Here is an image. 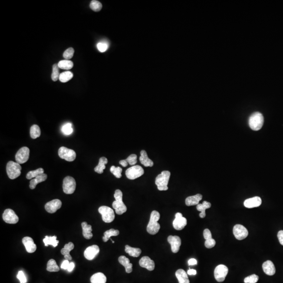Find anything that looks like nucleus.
Instances as JSON below:
<instances>
[{"mask_svg": "<svg viewBox=\"0 0 283 283\" xmlns=\"http://www.w3.org/2000/svg\"><path fill=\"white\" fill-rule=\"evenodd\" d=\"M70 268H71V263L69 261L58 263L55 266L51 267V268H48L46 271L44 282L46 283H52L57 276L68 272Z\"/></svg>", "mask_w": 283, "mask_h": 283, "instance_id": "6e6552de", "label": "nucleus"}, {"mask_svg": "<svg viewBox=\"0 0 283 283\" xmlns=\"http://www.w3.org/2000/svg\"><path fill=\"white\" fill-rule=\"evenodd\" d=\"M209 241L211 245L218 250H228L231 248V244L223 238L221 231L217 225H213L211 227Z\"/></svg>", "mask_w": 283, "mask_h": 283, "instance_id": "423d86ee", "label": "nucleus"}, {"mask_svg": "<svg viewBox=\"0 0 283 283\" xmlns=\"http://www.w3.org/2000/svg\"><path fill=\"white\" fill-rule=\"evenodd\" d=\"M189 240L191 242L192 246L197 249H201L205 244V233L204 231H197L189 238Z\"/></svg>", "mask_w": 283, "mask_h": 283, "instance_id": "aec40b11", "label": "nucleus"}, {"mask_svg": "<svg viewBox=\"0 0 283 283\" xmlns=\"http://www.w3.org/2000/svg\"><path fill=\"white\" fill-rule=\"evenodd\" d=\"M216 260V256L209 248H201L189 256V266L196 270H201L212 265Z\"/></svg>", "mask_w": 283, "mask_h": 283, "instance_id": "7ed1b4c3", "label": "nucleus"}, {"mask_svg": "<svg viewBox=\"0 0 283 283\" xmlns=\"http://www.w3.org/2000/svg\"><path fill=\"white\" fill-rule=\"evenodd\" d=\"M165 257L172 263V265H174L176 268H180L183 265V257L184 253L180 250L173 251L172 249H169L165 253Z\"/></svg>", "mask_w": 283, "mask_h": 283, "instance_id": "a211bd4d", "label": "nucleus"}, {"mask_svg": "<svg viewBox=\"0 0 283 283\" xmlns=\"http://www.w3.org/2000/svg\"><path fill=\"white\" fill-rule=\"evenodd\" d=\"M87 98L89 102L95 105H104L110 99V94L105 90H94L89 92Z\"/></svg>", "mask_w": 283, "mask_h": 283, "instance_id": "9d476101", "label": "nucleus"}, {"mask_svg": "<svg viewBox=\"0 0 283 283\" xmlns=\"http://www.w3.org/2000/svg\"><path fill=\"white\" fill-rule=\"evenodd\" d=\"M135 11L142 17H150L154 11L152 5L144 0H139L135 6Z\"/></svg>", "mask_w": 283, "mask_h": 283, "instance_id": "dca6fc26", "label": "nucleus"}, {"mask_svg": "<svg viewBox=\"0 0 283 283\" xmlns=\"http://www.w3.org/2000/svg\"><path fill=\"white\" fill-rule=\"evenodd\" d=\"M92 196L96 202L104 203L108 201L110 197L108 186L105 184H101L96 187L92 190Z\"/></svg>", "mask_w": 283, "mask_h": 283, "instance_id": "4468645a", "label": "nucleus"}, {"mask_svg": "<svg viewBox=\"0 0 283 283\" xmlns=\"http://www.w3.org/2000/svg\"><path fill=\"white\" fill-rule=\"evenodd\" d=\"M61 201L62 197L58 188L51 187L47 189L45 193V203L47 208H55L61 204Z\"/></svg>", "mask_w": 283, "mask_h": 283, "instance_id": "9b49d317", "label": "nucleus"}, {"mask_svg": "<svg viewBox=\"0 0 283 283\" xmlns=\"http://www.w3.org/2000/svg\"><path fill=\"white\" fill-rule=\"evenodd\" d=\"M88 233L90 237L101 242H109L114 237V230L109 224L97 220H92L88 225Z\"/></svg>", "mask_w": 283, "mask_h": 283, "instance_id": "20e7f679", "label": "nucleus"}, {"mask_svg": "<svg viewBox=\"0 0 283 283\" xmlns=\"http://www.w3.org/2000/svg\"><path fill=\"white\" fill-rule=\"evenodd\" d=\"M255 257L246 256L237 262L233 269V276L237 283H253L251 278L255 268Z\"/></svg>", "mask_w": 283, "mask_h": 283, "instance_id": "f03ea898", "label": "nucleus"}, {"mask_svg": "<svg viewBox=\"0 0 283 283\" xmlns=\"http://www.w3.org/2000/svg\"><path fill=\"white\" fill-rule=\"evenodd\" d=\"M109 109L106 107L100 106L92 109L89 113V119L92 124H100L101 122L106 120L109 117Z\"/></svg>", "mask_w": 283, "mask_h": 283, "instance_id": "f8f14e48", "label": "nucleus"}, {"mask_svg": "<svg viewBox=\"0 0 283 283\" xmlns=\"http://www.w3.org/2000/svg\"><path fill=\"white\" fill-rule=\"evenodd\" d=\"M32 250L26 244L14 242L9 248V258L16 269H21L32 261Z\"/></svg>", "mask_w": 283, "mask_h": 283, "instance_id": "f257e3e1", "label": "nucleus"}, {"mask_svg": "<svg viewBox=\"0 0 283 283\" xmlns=\"http://www.w3.org/2000/svg\"><path fill=\"white\" fill-rule=\"evenodd\" d=\"M114 274L110 267L106 265H100L94 271V283H113Z\"/></svg>", "mask_w": 283, "mask_h": 283, "instance_id": "0eeeda50", "label": "nucleus"}, {"mask_svg": "<svg viewBox=\"0 0 283 283\" xmlns=\"http://www.w3.org/2000/svg\"><path fill=\"white\" fill-rule=\"evenodd\" d=\"M179 245H180V247H182L184 250L186 251H189L192 248L191 242H189V239H185V240L180 241L179 242Z\"/></svg>", "mask_w": 283, "mask_h": 283, "instance_id": "412c9836", "label": "nucleus"}, {"mask_svg": "<svg viewBox=\"0 0 283 283\" xmlns=\"http://www.w3.org/2000/svg\"><path fill=\"white\" fill-rule=\"evenodd\" d=\"M162 238L158 235H153L149 239L148 246L142 252V257L147 261H154L156 254L158 253V247L162 246Z\"/></svg>", "mask_w": 283, "mask_h": 283, "instance_id": "1a4fd4ad", "label": "nucleus"}, {"mask_svg": "<svg viewBox=\"0 0 283 283\" xmlns=\"http://www.w3.org/2000/svg\"><path fill=\"white\" fill-rule=\"evenodd\" d=\"M89 101L87 98V96H81L79 99V109L77 111V119L81 122L86 121L87 119H89Z\"/></svg>", "mask_w": 283, "mask_h": 283, "instance_id": "2eb2a0df", "label": "nucleus"}, {"mask_svg": "<svg viewBox=\"0 0 283 283\" xmlns=\"http://www.w3.org/2000/svg\"><path fill=\"white\" fill-rule=\"evenodd\" d=\"M146 73L151 79H156L162 75L163 66L160 62H153L146 65Z\"/></svg>", "mask_w": 283, "mask_h": 283, "instance_id": "f3484780", "label": "nucleus"}, {"mask_svg": "<svg viewBox=\"0 0 283 283\" xmlns=\"http://www.w3.org/2000/svg\"><path fill=\"white\" fill-rule=\"evenodd\" d=\"M111 79H112L111 73L108 71L103 72L96 77L94 85L98 90H104L110 85Z\"/></svg>", "mask_w": 283, "mask_h": 283, "instance_id": "6ab92c4d", "label": "nucleus"}, {"mask_svg": "<svg viewBox=\"0 0 283 283\" xmlns=\"http://www.w3.org/2000/svg\"><path fill=\"white\" fill-rule=\"evenodd\" d=\"M64 261H66V253H63V252H59V253H55L54 255L43 257V259L40 261V268L41 269H48L49 268L55 266L58 263Z\"/></svg>", "mask_w": 283, "mask_h": 283, "instance_id": "ddd939ff", "label": "nucleus"}, {"mask_svg": "<svg viewBox=\"0 0 283 283\" xmlns=\"http://www.w3.org/2000/svg\"><path fill=\"white\" fill-rule=\"evenodd\" d=\"M44 223L41 220L31 222L23 233L24 244L28 246H36L43 240L44 235Z\"/></svg>", "mask_w": 283, "mask_h": 283, "instance_id": "39448f33", "label": "nucleus"}]
</instances>
